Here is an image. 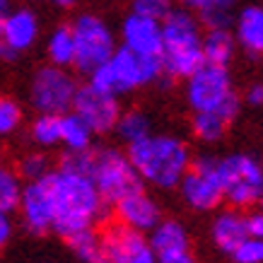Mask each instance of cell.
Returning <instances> with one entry per match:
<instances>
[{
	"label": "cell",
	"instance_id": "obj_8",
	"mask_svg": "<svg viewBox=\"0 0 263 263\" xmlns=\"http://www.w3.org/2000/svg\"><path fill=\"white\" fill-rule=\"evenodd\" d=\"M72 41H75V58L72 68L82 75L99 68L104 61H109L119 46V36L114 34L111 24L95 12H82L70 24Z\"/></svg>",
	"mask_w": 263,
	"mask_h": 263
},
{
	"label": "cell",
	"instance_id": "obj_26",
	"mask_svg": "<svg viewBox=\"0 0 263 263\" xmlns=\"http://www.w3.org/2000/svg\"><path fill=\"white\" fill-rule=\"evenodd\" d=\"M29 140L39 150L61 147V116L58 114H36L29 123Z\"/></svg>",
	"mask_w": 263,
	"mask_h": 263
},
{
	"label": "cell",
	"instance_id": "obj_29",
	"mask_svg": "<svg viewBox=\"0 0 263 263\" xmlns=\"http://www.w3.org/2000/svg\"><path fill=\"white\" fill-rule=\"evenodd\" d=\"M24 123V111L20 102L10 95H0V138L15 136Z\"/></svg>",
	"mask_w": 263,
	"mask_h": 263
},
{
	"label": "cell",
	"instance_id": "obj_17",
	"mask_svg": "<svg viewBox=\"0 0 263 263\" xmlns=\"http://www.w3.org/2000/svg\"><path fill=\"white\" fill-rule=\"evenodd\" d=\"M232 34L237 41V48H241L249 58H261L263 53V8L261 5H244L237 10Z\"/></svg>",
	"mask_w": 263,
	"mask_h": 263
},
{
	"label": "cell",
	"instance_id": "obj_14",
	"mask_svg": "<svg viewBox=\"0 0 263 263\" xmlns=\"http://www.w3.org/2000/svg\"><path fill=\"white\" fill-rule=\"evenodd\" d=\"M20 222L32 237H46L51 232V205L41 181H24L22 196L17 203Z\"/></svg>",
	"mask_w": 263,
	"mask_h": 263
},
{
	"label": "cell",
	"instance_id": "obj_10",
	"mask_svg": "<svg viewBox=\"0 0 263 263\" xmlns=\"http://www.w3.org/2000/svg\"><path fill=\"white\" fill-rule=\"evenodd\" d=\"M176 189L181 193L183 203L191 210H196V213H215L224 203L220 179H217L215 172V155L203 152L198 157H193Z\"/></svg>",
	"mask_w": 263,
	"mask_h": 263
},
{
	"label": "cell",
	"instance_id": "obj_28",
	"mask_svg": "<svg viewBox=\"0 0 263 263\" xmlns=\"http://www.w3.org/2000/svg\"><path fill=\"white\" fill-rule=\"evenodd\" d=\"M17 174L22 176V181H39L41 176H46L53 164H51V157H48V150H36L34 152H27L20 157L17 162Z\"/></svg>",
	"mask_w": 263,
	"mask_h": 263
},
{
	"label": "cell",
	"instance_id": "obj_16",
	"mask_svg": "<svg viewBox=\"0 0 263 263\" xmlns=\"http://www.w3.org/2000/svg\"><path fill=\"white\" fill-rule=\"evenodd\" d=\"M215 213L217 215L213 217V224H210V239L222 254L230 256L241 241L249 239L247 210L227 205V208H217Z\"/></svg>",
	"mask_w": 263,
	"mask_h": 263
},
{
	"label": "cell",
	"instance_id": "obj_9",
	"mask_svg": "<svg viewBox=\"0 0 263 263\" xmlns=\"http://www.w3.org/2000/svg\"><path fill=\"white\" fill-rule=\"evenodd\" d=\"M78 78L70 68L61 65H41L29 80V104L36 114H65L72 109V99L78 92Z\"/></svg>",
	"mask_w": 263,
	"mask_h": 263
},
{
	"label": "cell",
	"instance_id": "obj_5",
	"mask_svg": "<svg viewBox=\"0 0 263 263\" xmlns=\"http://www.w3.org/2000/svg\"><path fill=\"white\" fill-rule=\"evenodd\" d=\"M183 82H186L183 95H186L191 111H213L222 116L227 123H232L241 114L244 104H241V97L234 87L227 65L203 63Z\"/></svg>",
	"mask_w": 263,
	"mask_h": 263
},
{
	"label": "cell",
	"instance_id": "obj_7",
	"mask_svg": "<svg viewBox=\"0 0 263 263\" xmlns=\"http://www.w3.org/2000/svg\"><path fill=\"white\" fill-rule=\"evenodd\" d=\"M87 176L95 181L97 191L104 198L106 205H114L128 193H136L140 189H147L143 179L138 176L128 160L126 150H119L114 145H104L89 147V160H87Z\"/></svg>",
	"mask_w": 263,
	"mask_h": 263
},
{
	"label": "cell",
	"instance_id": "obj_40",
	"mask_svg": "<svg viewBox=\"0 0 263 263\" xmlns=\"http://www.w3.org/2000/svg\"><path fill=\"white\" fill-rule=\"evenodd\" d=\"M44 263H51V261H44Z\"/></svg>",
	"mask_w": 263,
	"mask_h": 263
},
{
	"label": "cell",
	"instance_id": "obj_38",
	"mask_svg": "<svg viewBox=\"0 0 263 263\" xmlns=\"http://www.w3.org/2000/svg\"><path fill=\"white\" fill-rule=\"evenodd\" d=\"M12 8H15V5H12V0H0V22H3V20L8 17V12H10Z\"/></svg>",
	"mask_w": 263,
	"mask_h": 263
},
{
	"label": "cell",
	"instance_id": "obj_31",
	"mask_svg": "<svg viewBox=\"0 0 263 263\" xmlns=\"http://www.w3.org/2000/svg\"><path fill=\"white\" fill-rule=\"evenodd\" d=\"M172 10V0H133L130 3V12L143 17H150V20H164L167 12Z\"/></svg>",
	"mask_w": 263,
	"mask_h": 263
},
{
	"label": "cell",
	"instance_id": "obj_6",
	"mask_svg": "<svg viewBox=\"0 0 263 263\" xmlns=\"http://www.w3.org/2000/svg\"><path fill=\"white\" fill-rule=\"evenodd\" d=\"M215 172L222 189V200L232 208L251 210L263 198V164L251 152L215 155Z\"/></svg>",
	"mask_w": 263,
	"mask_h": 263
},
{
	"label": "cell",
	"instance_id": "obj_37",
	"mask_svg": "<svg viewBox=\"0 0 263 263\" xmlns=\"http://www.w3.org/2000/svg\"><path fill=\"white\" fill-rule=\"evenodd\" d=\"M12 61H17V56L10 51L8 44H5V41H3V36H0V63H12Z\"/></svg>",
	"mask_w": 263,
	"mask_h": 263
},
{
	"label": "cell",
	"instance_id": "obj_2",
	"mask_svg": "<svg viewBox=\"0 0 263 263\" xmlns=\"http://www.w3.org/2000/svg\"><path fill=\"white\" fill-rule=\"evenodd\" d=\"M126 155L145 186L160 191L176 189L193 160V152L183 138L155 130L126 145Z\"/></svg>",
	"mask_w": 263,
	"mask_h": 263
},
{
	"label": "cell",
	"instance_id": "obj_36",
	"mask_svg": "<svg viewBox=\"0 0 263 263\" xmlns=\"http://www.w3.org/2000/svg\"><path fill=\"white\" fill-rule=\"evenodd\" d=\"M126 263H157V254L150 249V244H145V247L140 249V251H136Z\"/></svg>",
	"mask_w": 263,
	"mask_h": 263
},
{
	"label": "cell",
	"instance_id": "obj_11",
	"mask_svg": "<svg viewBox=\"0 0 263 263\" xmlns=\"http://www.w3.org/2000/svg\"><path fill=\"white\" fill-rule=\"evenodd\" d=\"M121 109L123 106H121V99L116 95H109V92L95 87L92 82L78 85V92H75V99H72V111L92 128L95 136L114 133Z\"/></svg>",
	"mask_w": 263,
	"mask_h": 263
},
{
	"label": "cell",
	"instance_id": "obj_1",
	"mask_svg": "<svg viewBox=\"0 0 263 263\" xmlns=\"http://www.w3.org/2000/svg\"><path fill=\"white\" fill-rule=\"evenodd\" d=\"M51 205V232L65 239L72 232L97 227L111 217V205H106L87 174L65 167H53L39 179Z\"/></svg>",
	"mask_w": 263,
	"mask_h": 263
},
{
	"label": "cell",
	"instance_id": "obj_24",
	"mask_svg": "<svg viewBox=\"0 0 263 263\" xmlns=\"http://www.w3.org/2000/svg\"><path fill=\"white\" fill-rule=\"evenodd\" d=\"M46 58L51 65H61V68H72V58H75V41H72L70 24H61L46 39Z\"/></svg>",
	"mask_w": 263,
	"mask_h": 263
},
{
	"label": "cell",
	"instance_id": "obj_19",
	"mask_svg": "<svg viewBox=\"0 0 263 263\" xmlns=\"http://www.w3.org/2000/svg\"><path fill=\"white\" fill-rule=\"evenodd\" d=\"M203 61L213 65H227L237 56V41L232 29H203Z\"/></svg>",
	"mask_w": 263,
	"mask_h": 263
},
{
	"label": "cell",
	"instance_id": "obj_33",
	"mask_svg": "<svg viewBox=\"0 0 263 263\" xmlns=\"http://www.w3.org/2000/svg\"><path fill=\"white\" fill-rule=\"evenodd\" d=\"M247 230L249 237H256V239H263V215L261 210H247Z\"/></svg>",
	"mask_w": 263,
	"mask_h": 263
},
{
	"label": "cell",
	"instance_id": "obj_18",
	"mask_svg": "<svg viewBox=\"0 0 263 263\" xmlns=\"http://www.w3.org/2000/svg\"><path fill=\"white\" fill-rule=\"evenodd\" d=\"M147 244L157 256L174 254V251H189L191 249V234H189L183 222L162 217L160 222L147 232Z\"/></svg>",
	"mask_w": 263,
	"mask_h": 263
},
{
	"label": "cell",
	"instance_id": "obj_39",
	"mask_svg": "<svg viewBox=\"0 0 263 263\" xmlns=\"http://www.w3.org/2000/svg\"><path fill=\"white\" fill-rule=\"evenodd\" d=\"M51 5H56V8H61V10H70L78 0H48Z\"/></svg>",
	"mask_w": 263,
	"mask_h": 263
},
{
	"label": "cell",
	"instance_id": "obj_3",
	"mask_svg": "<svg viewBox=\"0 0 263 263\" xmlns=\"http://www.w3.org/2000/svg\"><path fill=\"white\" fill-rule=\"evenodd\" d=\"M203 24L186 8H172L162 20V48L160 63L162 75L172 82L186 80L193 70H198L203 61Z\"/></svg>",
	"mask_w": 263,
	"mask_h": 263
},
{
	"label": "cell",
	"instance_id": "obj_4",
	"mask_svg": "<svg viewBox=\"0 0 263 263\" xmlns=\"http://www.w3.org/2000/svg\"><path fill=\"white\" fill-rule=\"evenodd\" d=\"M162 78L160 56H140L123 46H116L109 61H104L99 68L87 75V82L95 87L109 92V95L123 97L138 92L143 87L157 85Z\"/></svg>",
	"mask_w": 263,
	"mask_h": 263
},
{
	"label": "cell",
	"instance_id": "obj_12",
	"mask_svg": "<svg viewBox=\"0 0 263 263\" xmlns=\"http://www.w3.org/2000/svg\"><path fill=\"white\" fill-rule=\"evenodd\" d=\"M111 215L116 217V222L147 234L162 220V208L147 193V189H140V191L128 193L121 200H116L111 205Z\"/></svg>",
	"mask_w": 263,
	"mask_h": 263
},
{
	"label": "cell",
	"instance_id": "obj_13",
	"mask_svg": "<svg viewBox=\"0 0 263 263\" xmlns=\"http://www.w3.org/2000/svg\"><path fill=\"white\" fill-rule=\"evenodd\" d=\"M119 46L140 53V56H160L162 48V22L143 15H130L121 22Z\"/></svg>",
	"mask_w": 263,
	"mask_h": 263
},
{
	"label": "cell",
	"instance_id": "obj_23",
	"mask_svg": "<svg viewBox=\"0 0 263 263\" xmlns=\"http://www.w3.org/2000/svg\"><path fill=\"white\" fill-rule=\"evenodd\" d=\"M65 244L72 254L78 256L80 263H104L102 256V237L97 227H87V230L72 232L65 237Z\"/></svg>",
	"mask_w": 263,
	"mask_h": 263
},
{
	"label": "cell",
	"instance_id": "obj_32",
	"mask_svg": "<svg viewBox=\"0 0 263 263\" xmlns=\"http://www.w3.org/2000/svg\"><path fill=\"white\" fill-rule=\"evenodd\" d=\"M12 237H15V220H12V213L0 210V251L8 247Z\"/></svg>",
	"mask_w": 263,
	"mask_h": 263
},
{
	"label": "cell",
	"instance_id": "obj_30",
	"mask_svg": "<svg viewBox=\"0 0 263 263\" xmlns=\"http://www.w3.org/2000/svg\"><path fill=\"white\" fill-rule=\"evenodd\" d=\"M234 263H263V239L249 237L230 254Z\"/></svg>",
	"mask_w": 263,
	"mask_h": 263
},
{
	"label": "cell",
	"instance_id": "obj_15",
	"mask_svg": "<svg viewBox=\"0 0 263 263\" xmlns=\"http://www.w3.org/2000/svg\"><path fill=\"white\" fill-rule=\"evenodd\" d=\"M41 34V22L39 15L32 8H12L8 17L0 22V36L8 44V48L20 56L24 51L36 46Z\"/></svg>",
	"mask_w": 263,
	"mask_h": 263
},
{
	"label": "cell",
	"instance_id": "obj_22",
	"mask_svg": "<svg viewBox=\"0 0 263 263\" xmlns=\"http://www.w3.org/2000/svg\"><path fill=\"white\" fill-rule=\"evenodd\" d=\"M237 10V0H205L193 15L198 17L203 29H230Z\"/></svg>",
	"mask_w": 263,
	"mask_h": 263
},
{
	"label": "cell",
	"instance_id": "obj_35",
	"mask_svg": "<svg viewBox=\"0 0 263 263\" xmlns=\"http://www.w3.org/2000/svg\"><path fill=\"white\" fill-rule=\"evenodd\" d=\"M157 263H196L191 249L189 251H174V254H164L157 256Z\"/></svg>",
	"mask_w": 263,
	"mask_h": 263
},
{
	"label": "cell",
	"instance_id": "obj_27",
	"mask_svg": "<svg viewBox=\"0 0 263 263\" xmlns=\"http://www.w3.org/2000/svg\"><path fill=\"white\" fill-rule=\"evenodd\" d=\"M22 176L17 174L15 167L0 164V210L5 213H15L20 196H22Z\"/></svg>",
	"mask_w": 263,
	"mask_h": 263
},
{
	"label": "cell",
	"instance_id": "obj_25",
	"mask_svg": "<svg viewBox=\"0 0 263 263\" xmlns=\"http://www.w3.org/2000/svg\"><path fill=\"white\" fill-rule=\"evenodd\" d=\"M114 133L123 140L126 145L136 143L147 133H152V121L143 109H121L119 121L114 126Z\"/></svg>",
	"mask_w": 263,
	"mask_h": 263
},
{
	"label": "cell",
	"instance_id": "obj_20",
	"mask_svg": "<svg viewBox=\"0 0 263 263\" xmlns=\"http://www.w3.org/2000/svg\"><path fill=\"white\" fill-rule=\"evenodd\" d=\"M95 133L85 121L72 111L61 114V147L65 152H80L95 145Z\"/></svg>",
	"mask_w": 263,
	"mask_h": 263
},
{
	"label": "cell",
	"instance_id": "obj_34",
	"mask_svg": "<svg viewBox=\"0 0 263 263\" xmlns=\"http://www.w3.org/2000/svg\"><path fill=\"white\" fill-rule=\"evenodd\" d=\"M241 104H247L251 109H258V106H261L263 104V85L261 82H251V85H249L244 97H241Z\"/></svg>",
	"mask_w": 263,
	"mask_h": 263
},
{
	"label": "cell",
	"instance_id": "obj_21",
	"mask_svg": "<svg viewBox=\"0 0 263 263\" xmlns=\"http://www.w3.org/2000/svg\"><path fill=\"white\" fill-rule=\"evenodd\" d=\"M191 136L203 145H217L222 143L224 136H227V130H230L232 123L222 119V116H217L213 111H193L191 116Z\"/></svg>",
	"mask_w": 263,
	"mask_h": 263
}]
</instances>
